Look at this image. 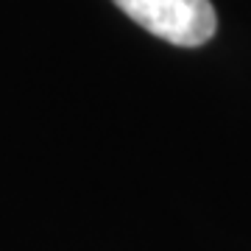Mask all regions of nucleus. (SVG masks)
I'll return each instance as SVG.
<instances>
[{"label": "nucleus", "instance_id": "nucleus-1", "mask_svg": "<svg viewBox=\"0 0 251 251\" xmlns=\"http://www.w3.org/2000/svg\"><path fill=\"white\" fill-rule=\"evenodd\" d=\"M115 3L137 25L179 48L204 45L218 28L215 9L209 0H115Z\"/></svg>", "mask_w": 251, "mask_h": 251}]
</instances>
